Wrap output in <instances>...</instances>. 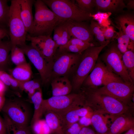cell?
Wrapping results in <instances>:
<instances>
[{
  "instance_id": "obj_47",
  "label": "cell",
  "mask_w": 134,
  "mask_h": 134,
  "mask_svg": "<svg viewBox=\"0 0 134 134\" xmlns=\"http://www.w3.org/2000/svg\"><path fill=\"white\" fill-rule=\"evenodd\" d=\"M6 90V86L0 80V93L5 92Z\"/></svg>"
},
{
  "instance_id": "obj_17",
  "label": "cell",
  "mask_w": 134,
  "mask_h": 134,
  "mask_svg": "<svg viewBox=\"0 0 134 134\" xmlns=\"http://www.w3.org/2000/svg\"><path fill=\"white\" fill-rule=\"evenodd\" d=\"M95 8L98 12H110L113 14H121L126 8L123 0H95Z\"/></svg>"
},
{
  "instance_id": "obj_39",
  "label": "cell",
  "mask_w": 134,
  "mask_h": 134,
  "mask_svg": "<svg viewBox=\"0 0 134 134\" xmlns=\"http://www.w3.org/2000/svg\"><path fill=\"white\" fill-rule=\"evenodd\" d=\"M62 22L57 25L54 30V34L53 39L55 42L58 40L59 39L61 36L62 33Z\"/></svg>"
},
{
  "instance_id": "obj_1",
  "label": "cell",
  "mask_w": 134,
  "mask_h": 134,
  "mask_svg": "<svg viewBox=\"0 0 134 134\" xmlns=\"http://www.w3.org/2000/svg\"><path fill=\"white\" fill-rule=\"evenodd\" d=\"M79 91L83 96L84 106L88 107L93 112L109 114L112 120L121 114L134 113V107L100 93L95 88L81 87Z\"/></svg>"
},
{
  "instance_id": "obj_9",
  "label": "cell",
  "mask_w": 134,
  "mask_h": 134,
  "mask_svg": "<svg viewBox=\"0 0 134 134\" xmlns=\"http://www.w3.org/2000/svg\"><path fill=\"white\" fill-rule=\"evenodd\" d=\"M10 8L8 28L12 48L26 44L28 33L20 16L18 0H11Z\"/></svg>"
},
{
  "instance_id": "obj_25",
  "label": "cell",
  "mask_w": 134,
  "mask_h": 134,
  "mask_svg": "<svg viewBox=\"0 0 134 134\" xmlns=\"http://www.w3.org/2000/svg\"><path fill=\"white\" fill-rule=\"evenodd\" d=\"M103 115L93 112L91 116V124L97 133L104 134L109 131V128L107 125V117Z\"/></svg>"
},
{
  "instance_id": "obj_11",
  "label": "cell",
  "mask_w": 134,
  "mask_h": 134,
  "mask_svg": "<svg viewBox=\"0 0 134 134\" xmlns=\"http://www.w3.org/2000/svg\"><path fill=\"white\" fill-rule=\"evenodd\" d=\"M18 46L22 49L38 72L42 84L45 85L50 83L53 61L46 58L31 44H26Z\"/></svg>"
},
{
  "instance_id": "obj_3",
  "label": "cell",
  "mask_w": 134,
  "mask_h": 134,
  "mask_svg": "<svg viewBox=\"0 0 134 134\" xmlns=\"http://www.w3.org/2000/svg\"><path fill=\"white\" fill-rule=\"evenodd\" d=\"M108 44L90 46L82 53L77 67L71 75L72 93L79 92L84 81L94 67L100 53Z\"/></svg>"
},
{
  "instance_id": "obj_36",
  "label": "cell",
  "mask_w": 134,
  "mask_h": 134,
  "mask_svg": "<svg viewBox=\"0 0 134 134\" xmlns=\"http://www.w3.org/2000/svg\"><path fill=\"white\" fill-rule=\"evenodd\" d=\"M83 127L78 122H76L65 130L64 134H79Z\"/></svg>"
},
{
  "instance_id": "obj_2",
  "label": "cell",
  "mask_w": 134,
  "mask_h": 134,
  "mask_svg": "<svg viewBox=\"0 0 134 134\" xmlns=\"http://www.w3.org/2000/svg\"><path fill=\"white\" fill-rule=\"evenodd\" d=\"M35 13L30 36L51 35L55 28L65 20L56 15L42 0H35Z\"/></svg>"
},
{
  "instance_id": "obj_45",
  "label": "cell",
  "mask_w": 134,
  "mask_h": 134,
  "mask_svg": "<svg viewBox=\"0 0 134 134\" xmlns=\"http://www.w3.org/2000/svg\"><path fill=\"white\" fill-rule=\"evenodd\" d=\"M4 93L5 92L0 93V112L2 111L6 100Z\"/></svg>"
},
{
  "instance_id": "obj_6",
  "label": "cell",
  "mask_w": 134,
  "mask_h": 134,
  "mask_svg": "<svg viewBox=\"0 0 134 134\" xmlns=\"http://www.w3.org/2000/svg\"><path fill=\"white\" fill-rule=\"evenodd\" d=\"M84 106L83 96L80 91L67 95L52 96L43 99L42 102L43 114L45 111L50 110L58 114Z\"/></svg>"
},
{
  "instance_id": "obj_5",
  "label": "cell",
  "mask_w": 134,
  "mask_h": 134,
  "mask_svg": "<svg viewBox=\"0 0 134 134\" xmlns=\"http://www.w3.org/2000/svg\"><path fill=\"white\" fill-rule=\"evenodd\" d=\"M42 0L56 15L65 20L83 22L92 19L90 14L81 10L76 5L74 0Z\"/></svg>"
},
{
  "instance_id": "obj_37",
  "label": "cell",
  "mask_w": 134,
  "mask_h": 134,
  "mask_svg": "<svg viewBox=\"0 0 134 134\" xmlns=\"http://www.w3.org/2000/svg\"><path fill=\"white\" fill-rule=\"evenodd\" d=\"M104 35L106 41L108 42H111V40L115 38V33L113 28L111 27H109L103 30H102Z\"/></svg>"
},
{
  "instance_id": "obj_13",
  "label": "cell",
  "mask_w": 134,
  "mask_h": 134,
  "mask_svg": "<svg viewBox=\"0 0 134 134\" xmlns=\"http://www.w3.org/2000/svg\"><path fill=\"white\" fill-rule=\"evenodd\" d=\"M26 41L37 49L46 58L53 61V57L58 48L51 35L30 36L28 33Z\"/></svg>"
},
{
  "instance_id": "obj_38",
  "label": "cell",
  "mask_w": 134,
  "mask_h": 134,
  "mask_svg": "<svg viewBox=\"0 0 134 134\" xmlns=\"http://www.w3.org/2000/svg\"><path fill=\"white\" fill-rule=\"evenodd\" d=\"M12 134H33L30 127L29 126L19 128L13 131Z\"/></svg>"
},
{
  "instance_id": "obj_4",
  "label": "cell",
  "mask_w": 134,
  "mask_h": 134,
  "mask_svg": "<svg viewBox=\"0 0 134 134\" xmlns=\"http://www.w3.org/2000/svg\"><path fill=\"white\" fill-rule=\"evenodd\" d=\"M29 103L18 98L6 100L2 111L18 127L29 126L33 114Z\"/></svg>"
},
{
  "instance_id": "obj_46",
  "label": "cell",
  "mask_w": 134,
  "mask_h": 134,
  "mask_svg": "<svg viewBox=\"0 0 134 134\" xmlns=\"http://www.w3.org/2000/svg\"><path fill=\"white\" fill-rule=\"evenodd\" d=\"M127 8L129 11L134 9V0H129L127 1L125 4Z\"/></svg>"
},
{
  "instance_id": "obj_21",
  "label": "cell",
  "mask_w": 134,
  "mask_h": 134,
  "mask_svg": "<svg viewBox=\"0 0 134 134\" xmlns=\"http://www.w3.org/2000/svg\"><path fill=\"white\" fill-rule=\"evenodd\" d=\"M10 72L14 78L20 82L31 80L32 75L31 65L27 62L16 66L10 71Z\"/></svg>"
},
{
  "instance_id": "obj_16",
  "label": "cell",
  "mask_w": 134,
  "mask_h": 134,
  "mask_svg": "<svg viewBox=\"0 0 134 134\" xmlns=\"http://www.w3.org/2000/svg\"><path fill=\"white\" fill-rule=\"evenodd\" d=\"M133 115L125 114L117 116L112 119L108 132L111 134H121L134 127Z\"/></svg>"
},
{
  "instance_id": "obj_10",
  "label": "cell",
  "mask_w": 134,
  "mask_h": 134,
  "mask_svg": "<svg viewBox=\"0 0 134 134\" xmlns=\"http://www.w3.org/2000/svg\"><path fill=\"white\" fill-rule=\"evenodd\" d=\"M99 92L112 97L126 104L134 107V84L122 80L109 82L102 87L95 88Z\"/></svg>"
},
{
  "instance_id": "obj_14",
  "label": "cell",
  "mask_w": 134,
  "mask_h": 134,
  "mask_svg": "<svg viewBox=\"0 0 134 134\" xmlns=\"http://www.w3.org/2000/svg\"><path fill=\"white\" fill-rule=\"evenodd\" d=\"M64 23L71 37L92 43L94 37L90 25L85 21L77 22L70 20H66Z\"/></svg>"
},
{
  "instance_id": "obj_49",
  "label": "cell",
  "mask_w": 134,
  "mask_h": 134,
  "mask_svg": "<svg viewBox=\"0 0 134 134\" xmlns=\"http://www.w3.org/2000/svg\"><path fill=\"white\" fill-rule=\"evenodd\" d=\"M96 133L97 134H111L108 132L104 134H99L97 133Z\"/></svg>"
},
{
  "instance_id": "obj_23",
  "label": "cell",
  "mask_w": 134,
  "mask_h": 134,
  "mask_svg": "<svg viewBox=\"0 0 134 134\" xmlns=\"http://www.w3.org/2000/svg\"><path fill=\"white\" fill-rule=\"evenodd\" d=\"M34 105V110L31 122V126L40 119L43 114L42 107L43 99L41 89L36 91L30 97Z\"/></svg>"
},
{
  "instance_id": "obj_44",
  "label": "cell",
  "mask_w": 134,
  "mask_h": 134,
  "mask_svg": "<svg viewBox=\"0 0 134 134\" xmlns=\"http://www.w3.org/2000/svg\"><path fill=\"white\" fill-rule=\"evenodd\" d=\"M0 134H7L6 129L4 120L0 115Z\"/></svg>"
},
{
  "instance_id": "obj_12",
  "label": "cell",
  "mask_w": 134,
  "mask_h": 134,
  "mask_svg": "<svg viewBox=\"0 0 134 134\" xmlns=\"http://www.w3.org/2000/svg\"><path fill=\"white\" fill-rule=\"evenodd\" d=\"M120 79L109 70L99 57L94 67L84 80L81 87L96 88Z\"/></svg>"
},
{
  "instance_id": "obj_40",
  "label": "cell",
  "mask_w": 134,
  "mask_h": 134,
  "mask_svg": "<svg viewBox=\"0 0 134 134\" xmlns=\"http://www.w3.org/2000/svg\"><path fill=\"white\" fill-rule=\"evenodd\" d=\"M78 122L83 127H88L91 124V117L87 116L81 117Z\"/></svg>"
},
{
  "instance_id": "obj_32",
  "label": "cell",
  "mask_w": 134,
  "mask_h": 134,
  "mask_svg": "<svg viewBox=\"0 0 134 134\" xmlns=\"http://www.w3.org/2000/svg\"><path fill=\"white\" fill-rule=\"evenodd\" d=\"M20 82L21 90H24L27 92L29 98L36 91L41 89L39 83L35 80Z\"/></svg>"
},
{
  "instance_id": "obj_41",
  "label": "cell",
  "mask_w": 134,
  "mask_h": 134,
  "mask_svg": "<svg viewBox=\"0 0 134 134\" xmlns=\"http://www.w3.org/2000/svg\"><path fill=\"white\" fill-rule=\"evenodd\" d=\"M90 111H92L85 106L80 107L76 110L77 114L80 118L87 116Z\"/></svg>"
},
{
  "instance_id": "obj_29",
  "label": "cell",
  "mask_w": 134,
  "mask_h": 134,
  "mask_svg": "<svg viewBox=\"0 0 134 134\" xmlns=\"http://www.w3.org/2000/svg\"><path fill=\"white\" fill-rule=\"evenodd\" d=\"M90 26L94 37L99 42L100 46L108 44L110 42L106 41L102 29L98 22L91 20Z\"/></svg>"
},
{
  "instance_id": "obj_35",
  "label": "cell",
  "mask_w": 134,
  "mask_h": 134,
  "mask_svg": "<svg viewBox=\"0 0 134 134\" xmlns=\"http://www.w3.org/2000/svg\"><path fill=\"white\" fill-rule=\"evenodd\" d=\"M64 21L62 23L61 36L59 39L55 42L58 48L66 44L72 37L64 23Z\"/></svg>"
},
{
  "instance_id": "obj_26",
  "label": "cell",
  "mask_w": 134,
  "mask_h": 134,
  "mask_svg": "<svg viewBox=\"0 0 134 134\" xmlns=\"http://www.w3.org/2000/svg\"><path fill=\"white\" fill-rule=\"evenodd\" d=\"M78 108L73 109L63 113L57 114L60 118L64 131L72 124L78 121L80 117L77 114L76 111V109Z\"/></svg>"
},
{
  "instance_id": "obj_27",
  "label": "cell",
  "mask_w": 134,
  "mask_h": 134,
  "mask_svg": "<svg viewBox=\"0 0 134 134\" xmlns=\"http://www.w3.org/2000/svg\"><path fill=\"white\" fill-rule=\"evenodd\" d=\"M134 51L128 50L122 54V60L125 67L133 81H134Z\"/></svg>"
},
{
  "instance_id": "obj_20",
  "label": "cell",
  "mask_w": 134,
  "mask_h": 134,
  "mask_svg": "<svg viewBox=\"0 0 134 134\" xmlns=\"http://www.w3.org/2000/svg\"><path fill=\"white\" fill-rule=\"evenodd\" d=\"M94 45L92 43L72 37L66 44L59 47L58 49L66 52L82 54L89 47Z\"/></svg>"
},
{
  "instance_id": "obj_42",
  "label": "cell",
  "mask_w": 134,
  "mask_h": 134,
  "mask_svg": "<svg viewBox=\"0 0 134 134\" xmlns=\"http://www.w3.org/2000/svg\"><path fill=\"white\" fill-rule=\"evenodd\" d=\"M5 37H9L8 28L0 26V41Z\"/></svg>"
},
{
  "instance_id": "obj_30",
  "label": "cell",
  "mask_w": 134,
  "mask_h": 134,
  "mask_svg": "<svg viewBox=\"0 0 134 134\" xmlns=\"http://www.w3.org/2000/svg\"><path fill=\"white\" fill-rule=\"evenodd\" d=\"M8 1L0 0V26L8 27L10 8Z\"/></svg>"
},
{
  "instance_id": "obj_15",
  "label": "cell",
  "mask_w": 134,
  "mask_h": 134,
  "mask_svg": "<svg viewBox=\"0 0 134 134\" xmlns=\"http://www.w3.org/2000/svg\"><path fill=\"white\" fill-rule=\"evenodd\" d=\"M115 22L123 32L129 37L130 43L129 48L134 51V15L131 12H125L118 15L115 19Z\"/></svg>"
},
{
  "instance_id": "obj_31",
  "label": "cell",
  "mask_w": 134,
  "mask_h": 134,
  "mask_svg": "<svg viewBox=\"0 0 134 134\" xmlns=\"http://www.w3.org/2000/svg\"><path fill=\"white\" fill-rule=\"evenodd\" d=\"M25 55L22 49L16 46L11 48L10 53V60L16 66L26 63Z\"/></svg>"
},
{
  "instance_id": "obj_7",
  "label": "cell",
  "mask_w": 134,
  "mask_h": 134,
  "mask_svg": "<svg viewBox=\"0 0 134 134\" xmlns=\"http://www.w3.org/2000/svg\"><path fill=\"white\" fill-rule=\"evenodd\" d=\"M101 54L100 59L108 69L119 77L124 82L134 84L123 64L122 54L117 47V42L113 40Z\"/></svg>"
},
{
  "instance_id": "obj_19",
  "label": "cell",
  "mask_w": 134,
  "mask_h": 134,
  "mask_svg": "<svg viewBox=\"0 0 134 134\" xmlns=\"http://www.w3.org/2000/svg\"><path fill=\"white\" fill-rule=\"evenodd\" d=\"M52 96L65 95L72 91V85L69 78L62 76L55 78L50 82Z\"/></svg>"
},
{
  "instance_id": "obj_24",
  "label": "cell",
  "mask_w": 134,
  "mask_h": 134,
  "mask_svg": "<svg viewBox=\"0 0 134 134\" xmlns=\"http://www.w3.org/2000/svg\"><path fill=\"white\" fill-rule=\"evenodd\" d=\"M12 46L10 40L0 41V71H6L10 60Z\"/></svg>"
},
{
  "instance_id": "obj_28",
  "label": "cell",
  "mask_w": 134,
  "mask_h": 134,
  "mask_svg": "<svg viewBox=\"0 0 134 134\" xmlns=\"http://www.w3.org/2000/svg\"><path fill=\"white\" fill-rule=\"evenodd\" d=\"M116 27L119 30L116 37L117 47L123 54L128 50L130 43V40L129 36L123 32L120 27L118 26Z\"/></svg>"
},
{
  "instance_id": "obj_33",
  "label": "cell",
  "mask_w": 134,
  "mask_h": 134,
  "mask_svg": "<svg viewBox=\"0 0 134 134\" xmlns=\"http://www.w3.org/2000/svg\"><path fill=\"white\" fill-rule=\"evenodd\" d=\"M31 126L35 134H52L45 120L40 119Z\"/></svg>"
},
{
  "instance_id": "obj_43",
  "label": "cell",
  "mask_w": 134,
  "mask_h": 134,
  "mask_svg": "<svg viewBox=\"0 0 134 134\" xmlns=\"http://www.w3.org/2000/svg\"><path fill=\"white\" fill-rule=\"evenodd\" d=\"M79 134H97L93 130L88 127L82 128Z\"/></svg>"
},
{
  "instance_id": "obj_34",
  "label": "cell",
  "mask_w": 134,
  "mask_h": 134,
  "mask_svg": "<svg viewBox=\"0 0 134 134\" xmlns=\"http://www.w3.org/2000/svg\"><path fill=\"white\" fill-rule=\"evenodd\" d=\"M77 6L84 12L91 14L95 7V0H74Z\"/></svg>"
},
{
  "instance_id": "obj_18",
  "label": "cell",
  "mask_w": 134,
  "mask_h": 134,
  "mask_svg": "<svg viewBox=\"0 0 134 134\" xmlns=\"http://www.w3.org/2000/svg\"><path fill=\"white\" fill-rule=\"evenodd\" d=\"M35 0H18L20 16L28 34L30 33L33 24L34 17L32 9Z\"/></svg>"
},
{
  "instance_id": "obj_48",
  "label": "cell",
  "mask_w": 134,
  "mask_h": 134,
  "mask_svg": "<svg viewBox=\"0 0 134 134\" xmlns=\"http://www.w3.org/2000/svg\"><path fill=\"white\" fill-rule=\"evenodd\" d=\"M127 131L124 134H134V127L132 128Z\"/></svg>"
},
{
  "instance_id": "obj_22",
  "label": "cell",
  "mask_w": 134,
  "mask_h": 134,
  "mask_svg": "<svg viewBox=\"0 0 134 134\" xmlns=\"http://www.w3.org/2000/svg\"><path fill=\"white\" fill-rule=\"evenodd\" d=\"M45 120L52 134H64L60 118L56 113L50 110L45 111Z\"/></svg>"
},
{
  "instance_id": "obj_8",
  "label": "cell",
  "mask_w": 134,
  "mask_h": 134,
  "mask_svg": "<svg viewBox=\"0 0 134 134\" xmlns=\"http://www.w3.org/2000/svg\"><path fill=\"white\" fill-rule=\"evenodd\" d=\"M82 54L61 51L57 49L53 57L50 82L56 77L68 78L71 75L77 67Z\"/></svg>"
}]
</instances>
